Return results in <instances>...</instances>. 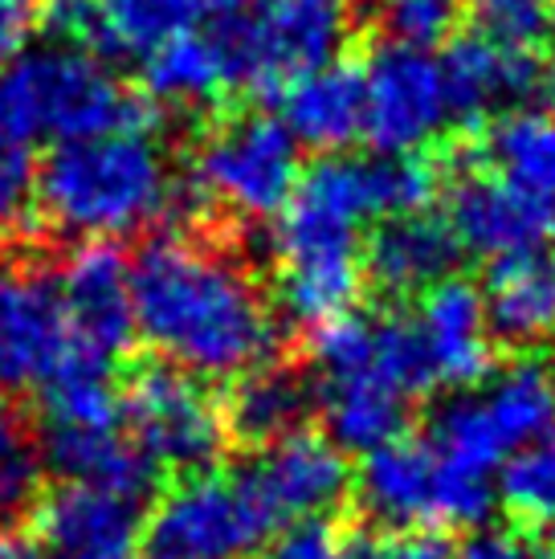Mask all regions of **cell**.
Returning a JSON list of instances; mask_svg holds the SVG:
<instances>
[{"label": "cell", "instance_id": "6da1fadb", "mask_svg": "<svg viewBox=\"0 0 555 559\" xmlns=\"http://www.w3.org/2000/svg\"><path fill=\"white\" fill-rule=\"evenodd\" d=\"M437 197V168L429 159H319L298 176L282 221L274 229L278 290L282 307L298 323L319 326L352 311L364 286V241L359 225L371 217L425 213Z\"/></svg>", "mask_w": 555, "mask_h": 559}, {"label": "cell", "instance_id": "7a4b0ae2", "mask_svg": "<svg viewBox=\"0 0 555 559\" xmlns=\"http://www.w3.org/2000/svg\"><path fill=\"white\" fill-rule=\"evenodd\" d=\"M127 278L135 331L176 368L233 380L274 359L282 326L249 270L225 249L160 234L127 262Z\"/></svg>", "mask_w": 555, "mask_h": 559}, {"label": "cell", "instance_id": "3957f363", "mask_svg": "<svg viewBox=\"0 0 555 559\" xmlns=\"http://www.w3.org/2000/svg\"><path fill=\"white\" fill-rule=\"evenodd\" d=\"M37 204L58 234H131L172 209V176L152 135L107 131L66 140L33 176Z\"/></svg>", "mask_w": 555, "mask_h": 559}, {"label": "cell", "instance_id": "277c9868", "mask_svg": "<svg viewBox=\"0 0 555 559\" xmlns=\"http://www.w3.org/2000/svg\"><path fill=\"white\" fill-rule=\"evenodd\" d=\"M155 127V98L115 82L82 49L49 46L0 66V135L16 143H66L107 131L152 135Z\"/></svg>", "mask_w": 555, "mask_h": 559}, {"label": "cell", "instance_id": "5b68a950", "mask_svg": "<svg viewBox=\"0 0 555 559\" xmlns=\"http://www.w3.org/2000/svg\"><path fill=\"white\" fill-rule=\"evenodd\" d=\"M347 0H258L241 13H216L213 41L225 86L278 94L340 58L347 41Z\"/></svg>", "mask_w": 555, "mask_h": 559}, {"label": "cell", "instance_id": "8992f818", "mask_svg": "<svg viewBox=\"0 0 555 559\" xmlns=\"http://www.w3.org/2000/svg\"><path fill=\"white\" fill-rule=\"evenodd\" d=\"M298 185V143L270 115H237L204 135L172 209L225 204L237 217H274Z\"/></svg>", "mask_w": 555, "mask_h": 559}, {"label": "cell", "instance_id": "52a82bcc", "mask_svg": "<svg viewBox=\"0 0 555 559\" xmlns=\"http://www.w3.org/2000/svg\"><path fill=\"white\" fill-rule=\"evenodd\" d=\"M119 408L131 420L139 453L176 478L213 469L229 441L221 404L197 376L168 359L135 364L119 384Z\"/></svg>", "mask_w": 555, "mask_h": 559}, {"label": "cell", "instance_id": "ba28073f", "mask_svg": "<svg viewBox=\"0 0 555 559\" xmlns=\"http://www.w3.org/2000/svg\"><path fill=\"white\" fill-rule=\"evenodd\" d=\"M364 457L368 462L359 469V502L385 527H474L491 514V478L441 462L429 441L397 437Z\"/></svg>", "mask_w": 555, "mask_h": 559}, {"label": "cell", "instance_id": "9c48e42d", "mask_svg": "<svg viewBox=\"0 0 555 559\" xmlns=\"http://www.w3.org/2000/svg\"><path fill=\"white\" fill-rule=\"evenodd\" d=\"M147 544L168 559H246L274 535L237 474H192L172 486L147 523Z\"/></svg>", "mask_w": 555, "mask_h": 559}, {"label": "cell", "instance_id": "30bf717a", "mask_svg": "<svg viewBox=\"0 0 555 559\" xmlns=\"http://www.w3.org/2000/svg\"><path fill=\"white\" fill-rule=\"evenodd\" d=\"M453 123L441 62L429 49L380 46L364 70V131L380 156H413Z\"/></svg>", "mask_w": 555, "mask_h": 559}, {"label": "cell", "instance_id": "8fae6325", "mask_svg": "<svg viewBox=\"0 0 555 559\" xmlns=\"http://www.w3.org/2000/svg\"><path fill=\"white\" fill-rule=\"evenodd\" d=\"M29 519L49 559H135L147 531V498L62 481L33 498Z\"/></svg>", "mask_w": 555, "mask_h": 559}, {"label": "cell", "instance_id": "7c38bea8", "mask_svg": "<svg viewBox=\"0 0 555 559\" xmlns=\"http://www.w3.org/2000/svg\"><path fill=\"white\" fill-rule=\"evenodd\" d=\"M233 474L241 478V486L274 531L286 523H303V519H323L347 495L343 453L331 441L310 433L278 437Z\"/></svg>", "mask_w": 555, "mask_h": 559}, {"label": "cell", "instance_id": "4fadbf2b", "mask_svg": "<svg viewBox=\"0 0 555 559\" xmlns=\"http://www.w3.org/2000/svg\"><path fill=\"white\" fill-rule=\"evenodd\" d=\"M54 286L62 298L70 343L91 352V356L107 359V364H119V356L135 335L123 249L103 241V237H91L86 246H78L66 258Z\"/></svg>", "mask_w": 555, "mask_h": 559}, {"label": "cell", "instance_id": "5bb4252c", "mask_svg": "<svg viewBox=\"0 0 555 559\" xmlns=\"http://www.w3.org/2000/svg\"><path fill=\"white\" fill-rule=\"evenodd\" d=\"M441 79L453 119H482L503 107L531 103L555 107V62H547L540 49L494 46L482 33L449 41Z\"/></svg>", "mask_w": 555, "mask_h": 559}, {"label": "cell", "instance_id": "9a60e30c", "mask_svg": "<svg viewBox=\"0 0 555 559\" xmlns=\"http://www.w3.org/2000/svg\"><path fill=\"white\" fill-rule=\"evenodd\" d=\"M70 347L58 286L33 262L0 265V389L42 384Z\"/></svg>", "mask_w": 555, "mask_h": 559}, {"label": "cell", "instance_id": "2e32d148", "mask_svg": "<svg viewBox=\"0 0 555 559\" xmlns=\"http://www.w3.org/2000/svg\"><path fill=\"white\" fill-rule=\"evenodd\" d=\"M449 234L474 258H527L552 234V204L494 176H465L449 192Z\"/></svg>", "mask_w": 555, "mask_h": 559}, {"label": "cell", "instance_id": "e0dca14e", "mask_svg": "<svg viewBox=\"0 0 555 559\" xmlns=\"http://www.w3.org/2000/svg\"><path fill=\"white\" fill-rule=\"evenodd\" d=\"M421 311L413 314L416 331L429 352L437 389H470L491 372V331L482 314V295L462 278H441L421 290Z\"/></svg>", "mask_w": 555, "mask_h": 559}, {"label": "cell", "instance_id": "ac0fdd59", "mask_svg": "<svg viewBox=\"0 0 555 559\" xmlns=\"http://www.w3.org/2000/svg\"><path fill=\"white\" fill-rule=\"evenodd\" d=\"M282 119L294 143L340 152L364 131V70L327 62L282 86Z\"/></svg>", "mask_w": 555, "mask_h": 559}, {"label": "cell", "instance_id": "d6986e66", "mask_svg": "<svg viewBox=\"0 0 555 559\" xmlns=\"http://www.w3.org/2000/svg\"><path fill=\"white\" fill-rule=\"evenodd\" d=\"M310 392H315V404L323 408L331 445L340 453H371L404 433L409 396L392 389L385 376L376 372L371 359L347 376L315 380Z\"/></svg>", "mask_w": 555, "mask_h": 559}, {"label": "cell", "instance_id": "ffe728a7", "mask_svg": "<svg viewBox=\"0 0 555 559\" xmlns=\"http://www.w3.org/2000/svg\"><path fill=\"white\" fill-rule=\"evenodd\" d=\"M458 253L462 249L446 221L409 213V217H388L385 229H376L364 265L385 295H421L433 282L449 278Z\"/></svg>", "mask_w": 555, "mask_h": 559}, {"label": "cell", "instance_id": "44dd1931", "mask_svg": "<svg viewBox=\"0 0 555 559\" xmlns=\"http://www.w3.org/2000/svg\"><path fill=\"white\" fill-rule=\"evenodd\" d=\"M42 462L66 481H91L107 490L147 498L160 469L139 453L135 441H127L119 429H70V425H46L42 429Z\"/></svg>", "mask_w": 555, "mask_h": 559}, {"label": "cell", "instance_id": "7402d4cb", "mask_svg": "<svg viewBox=\"0 0 555 559\" xmlns=\"http://www.w3.org/2000/svg\"><path fill=\"white\" fill-rule=\"evenodd\" d=\"M486 331L510 347H540L555 335V270L527 258L494 262L482 295Z\"/></svg>", "mask_w": 555, "mask_h": 559}, {"label": "cell", "instance_id": "603a6c76", "mask_svg": "<svg viewBox=\"0 0 555 559\" xmlns=\"http://www.w3.org/2000/svg\"><path fill=\"white\" fill-rule=\"evenodd\" d=\"M474 396L507 457L555 433V372H547L540 359H519L494 372Z\"/></svg>", "mask_w": 555, "mask_h": 559}, {"label": "cell", "instance_id": "cb8c5ba5", "mask_svg": "<svg viewBox=\"0 0 555 559\" xmlns=\"http://www.w3.org/2000/svg\"><path fill=\"white\" fill-rule=\"evenodd\" d=\"M310 408H315V392L303 376L291 368L262 364L237 380V389L221 413H225L229 437L246 441V445H270L278 437L298 433Z\"/></svg>", "mask_w": 555, "mask_h": 559}, {"label": "cell", "instance_id": "d4e9b609", "mask_svg": "<svg viewBox=\"0 0 555 559\" xmlns=\"http://www.w3.org/2000/svg\"><path fill=\"white\" fill-rule=\"evenodd\" d=\"M486 156L503 180L555 204V115L552 110H515L498 119L486 135Z\"/></svg>", "mask_w": 555, "mask_h": 559}, {"label": "cell", "instance_id": "484cf974", "mask_svg": "<svg viewBox=\"0 0 555 559\" xmlns=\"http://www.w3.org/2000/svg\"><path fill=\"white\" fill-rule=\"evenodd\" d=\"M204 9V0H98V58H143L192 29Z\"/></svg>", "mask_w": 555, "mask_h": 559}, {"label": "cell", "instance_id": "4316f807", "mask_svg": "<svg viewBox=\"0 0 555 559\" xmlns=\"http://www.w3.org/2000/svg\"><path fill=\"white\" fill-rule=\"evenodd\" d=\"M143 82L155 103H172V107H209L225 91L213 41L192 29L143 53Z\"/></svg>", "mask_w": 555, "mask_h": 559}, {"label": "cell", "instance_id": "83f0119b", "mask_svg": "<svg viewBox=\"0 0 555 559\" xmlns=\"http://www.w3.org/2000/svg\"><path fill=\"white\" fill-rule=\"evenodd\" d=\"M503 507L515 523L535 531H555V433L523 445L503 462Z\"/></svg>", "mask_w": 555, "mask_h": 559}, {"label": "cell", "instance_id": "f1b7e54d", "mask_svg": "<svg viewBox=\"0 0 555 559\" xmlns=\"http://www.w3.org/2000/svg\"><path fill=\"white\" fill-rule=\"evenodd\" d=\"M385 33L392 46L433 49L449 41L462 16V0H380Z\"/></svg>", "mask_w": 555, "mask_h": 559}, {"label": "cell", "instance_id": "f546056e", "mask_svg": "<svg viewBox=\"0 0 555 559\" xmlns=\"http://www.w3.org/2000/svg\"><path fill=\"white\" fill-rule=\"evenodd\" d=\"M482 37L507 49H540L552 33L543 0H482Z\"/></svg>", "mask_w": 555, "mask_h": 559}, {"label": "cell", "instance_id": "4dcf8cb0", "mask_svg": "<svg viewBox=\"0 0 555 559\" xmlns=\"http://www.w3.org/2000/svg\"><path fill=\"white\" fill-rule=\"evenodd\" d=\"M335 559H453L429 531H364L340 544Z\"/></svg>", "mask_w": 555, "mask_h": 559}, {"label": "cell", "instance_id": "1f68e13d", "mask_svg": "<svg viewBox=\"0 0 555 559\" xmlns=\"http://www.w3.org/2000/svg\"><path fill=\"white\" fill-rule=\"evenodd\" d=\"M33 156L25 143L0 135V234H13L29 213L33 197Z\"/></svg>", "mask_w": 555, "mask_h": 559}, {"label": "cell", "instance_id": "d6a6232c", "mask_svg": "<svg viewBox=\"0 0 555 559\" xmlns=\"http://www.w3.org/2000/svg\"><path fill=\"white\" fill-rule=\"evenodd\" d=\"M37 481H42V462L33 457L29 445L0 457V523H9L16 514H29L33 498L42 495Z\"/></svg>", "mask_w": 555, "mask_h": 559}, {"label": "cell", "instance_id": "836d02e7", "mask_svg": "<svg viewBox=\"0 0 555 559\" xmlns=\"http://www.w3.org/2000/svg\"><path fill=\"white\" fill-rule=\"evenodd\" d=\"M335 551H340V535L331 531V523L303 519L286 535H278L262 559H335Z\"/></svg>", "mask_w": 555, "mask_h": 559}, {"label": "cell", "instance_id": "e575fe53", "mask_svg": "<svg viewBox=\"0 0 555 559\" xmlns=\"http://www.w3.org/2000/svg\"><path fill=\"white\" fill-rule=\"evenodd\" d=\"M458 559H555V544L507 535V531H486V535H474Z\"/></svg>", "mask_w": 555, "mask_h": 559}, {"label": "cell", "instance_id": "d590c367", "mask_svg": "<svg viewBox=\"0 0 555 559\" xmlns=\"http://www.w3.org/2000/svg\"><path fill=\"white\" fill-rule=\"evenodd\" d=\"M29 9L21 4H4L0 0V66H9L16 58V49L25 46V33H29Z\"/></svg>", "mask_w": 555, "mask_h": 559}, {"label": "cell", "instance_id": "8d00e7d4", "mask_svg": "<svg viewBox=\"0 0 555 559\" xmlns=\"http://www.w3.org/2000/svg\"><path fill=\"white\" fill-rule=\"evenodd\" d=\"M0 559H49V551L42 547V539L33 531L0 523Z\"/></svg>", "mask_w": 555, "mask_h": 559}, {"label": "cell", "instance_id": "74e56055", "mask_svg": "<svg viewBox=\"0 0 555 559\" xmlns=\"http://www.w3.org/2000/svg\"><path fill=\"white\" fill-rule=\"evenodd\" d=\"M21 425H25V420H21V413L13 408V401L0 396V457L25 445V429H21Z\"/></svg>", "mask_w": 555, "mask_h": 559}, {"label": "cell", "instance_id": "f35d334b", "mask_svg": "<svg viewBox=\"0 0 555 559\" xmlns=\"http://www.w3.org/2000/svg\"><path fill=\"white\" fill-rule=\"evenodd\" d=\"M213 13H241V9H253L258 0H204Z\"/></svg>", "mask_w": 555, "mask_h": 559}, {"label": "cell", "instance_id": "ab89813d", "mask_svg": "<svg viewBox=\"0 0 555 559\" xmlns=\"http://www.w3.org/2000/svg\"><path fill=\"white\" fill-rule=\"evenodd\" d=\"M4 4H21V9H29L33 0H4Z\"/></svg>", "mask_w": 555, "mask_h": 559}, {"label": "cell", "instance_id": "60d3db41", "mask_svg": "<svg viewBox=\"0 0 555 559\" xmlns=\"http://www.w3.org/2000/svg\"><path fill=\"white\" fill-rule=\"evenodd\" d=\"M552 265H555V225H552Z\"/></svg>", "mask_w": 555, "mask_h": 559}, {"label": "cell", "instance_id": "b9f144b4", "mask_svg": "<svg viewBox=\"0 0 555 559\" xmlns=\"http://www.w3.org/2000/svg\"><path fill=\"white\" fill-rule=\"evenodd\" d=\"M364 4H380V0H364Z\"/></svg>", "mask_w": 555, "mask_h": 559}, {"label": "cell", "instance_id": "7bdbcfd3", "mask_svg": "<svg viewBox=\"0 0 555 559\" xmlns=\"http://www.w3.org/2000/svg\"><path fill=\"white\" fill-rule=\"evenodd\" d=\"M155 559H168V556H155Z\"/></svg>", "mask_w": 555, "mask_h": 559}, {"label": "cell", "instance_id": "ee69618b", "mask_svg": "<svg viewBox=\"0 0 555 559\" xmlns=\"http://www.w3.org/2000/svg\"><path fill=\"white\" fill-rule=\"evenodd\" d=\"M543 4H547V0H543Z\"/></svg>", "mask_w": 555, "mask_h": 559}]
</instances>
